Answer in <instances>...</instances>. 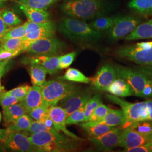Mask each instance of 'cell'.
I'll list each match as a JSON object with an SVG mask.
<instances>
[{"instance_id": "6da1fadb", "label": "cell", "mask_w": 152, "mask_h": 152, "mask_svg": "<svg viewBox=\"0 0 152 152\" xmlns=\"http://www.w3.org/2000/svg\"><path fill=\"white\" fill-rule=\"evenodd\" d=\"M29 139L37 148L38 152H67L77 149L80 145V141L60 132L54 134L50 131H41L32 134Z\"/></svg>"}, {"instance_id": "7a4b0ae2", "label": "cell", "mask_w": 152, "mask_h": 152, "mask_svg": "<svg viewBox=\"0 0 152 152\" xmlns=\"http://www.w3.org/2000/svg\"><path fill=\"white\" fill-rule=\"evenodd\" d=\"M107 9L105 0H64L60 6L66 15L82 20L103 16Z\"/></svg>"}, {"instance_id": "3957f363", "label": "cell", "mask_w": 152, "mask_h": 152, "mask_svg": "<svg viewBox=\"0 0 152 152\" xmlns=\"http://www.w3.org/2000/svg\"><path fill=\"white\" fill-rule=\"evenodd\" d=\"M57 30L66 38L80 44L95 43L103 36L102 33L94 30L89 24L73 18L63 19Z\"/></svg>"}, {"instance_id": "277c9868", "label": "cell", "mask_w": 152, "mask_h": 152, "mask_svg": "<svg viewBox=\"0 0 152 152\" xmlns=\"http://www.w3.org/2000/svg\"><path fill=\"white\" fill-rule=\"evenodd\" d=\"M78 87L75 84L59 78L46 81L41 86L43 104L49 108L56 105Z\"/></svg>"}, {"instance_id": "5b68a950", "label": "cell", "mask_w": 152, "mask_h": 152, "mask_svg": "<svg viewBox=\"0 0 152 152\" xmlns=\"http://www.w3.org/2000/svg\"><path fill=\"white\" fill-rule=\"evenodd\" d=\"M105 97L109 101L118 104L122 108L125 119L123 129L130 126L137 121L148 120L149 114L146 102L132 103L112 94H107Z\"/></svg>"}, {"instance_id": "8992f818", "label": "cell", "mask_w": 152, "mask_h": 152, "mask_svg": "<svg viewBox=\"0 0 152 152\" xmlns=\"http://www.w3.org/2000/svg\"><path fill=\"white\" fill-rule=\"evenodd\" d=\"M144 22V17L137 15L115 16L114 24L108 32L109 38L115 42L123 39Z\"/></svg>"}, {"instance_id": "52a82bcc", "label": "cell", "mask_w": 152, "mask_h": 152, "mask_svg": "<svg viewBox=\"0 0 152 152\" xmlns=\"http://www.w3.org/2000/svg\"><path fill=\"white\" fill-rule=\"evenodd\" d=\"M113 66L117 75L124 79L132 88L135 95L142 98V91L149 79L135 69L116 64Z\"/></svg>"}, {"instance_id": "ba28073f", "label": "cell", "mask_w": 152, "mask_h": 152, "mask_svg": "<svg viewBox=\"0 0 152 152\" xmlns=\"http://www.w3.org/2000/svg\"><path fill=\"white\" fill-rule=\"evenodd\" d=\"M115 54L120 58L129 60L142 66H152V48L142 49L134 44L117 49Z\"/></svg>"}, {"instance_id": "9c48e42d", "label": "cell", "mask_w": 152, "mask_h": 152, "mask_svg": "<svg viewBox=\"0 0 152 152\" xmlns=\"http://www.w3.org/2000/svg\"><path fill=\"white\" fill-rule=\"evenodd\" d=\"M64 47L63 42L52 37L32 41L25 51L33 54L52 56L59 54Z\"/></svg>"}, {"instance_id": "30bf717a", "label": "cell", "mask_w": 152, "mask_h": 152, "mask_svg": "<svg viewBox=\"0 0 152 152\" xmlns=\"http://www.w3.org/2000/svg\"><path fill=\"white\" fill-rule=\"evenodd\" d=\"M29 136L27 132H10L2 144L6 150L11 152H38L37 148L29 140Z\"/></svg>"}, {"instance_id": "8fae6325", "label": "cell", "mask_w": 152, "mask_h": 152, "mask_svg": "<svg viewBox=\"0 0 152 152\" xmlns=\"http://www.w3.org/2000/svg\"><path fill=\"white\" fill-rule=\"evenodd\" d=\"M91 97V92L89 90L78 87L60 101V107L64 109L67 117L85 105Z\"/></svg>"}, {"instance_id": "7c38bea8", "label": "cell", "mask_w": 152, "mask_h": 152, "mask_svg": "<svg viewBox=\"0 0 152 152\" xmlns=\"http://www.w3.org/2000/svg\"><path fill=\"white\" fill-rule=\"evenodd\" d=\"M26 34L25 38L31 41L39 39L54 37L56 31L54 23L51 21L35 23L30 21L25 23Z\"/></svg>"}, {"instance_id": "4fadbf2b", "label": "cell", "mask_w": 152, "mask_h": 152, "mask_svg": "<svg viewBox=\"0 0 152 152\" xmlns=\"http://www.w3.org/2000/svg\"><path fill=\"white\" fill-rule=\"evenodd\" d=\"M122 127H114L100 136L90 137L89 140L99 150L109 151L119 146Z\"/></svg>"}, {"instance_id": "5bb4252c", "label": "cell", "mask_w": 152, "mask_h": 152, "mask_svg": "<svg viewBox=\"0 0 152 152\" xmlns=\"http://www.w3.org/2000/svg\"><path fill=\"white\" fill-rule=\"evenodd\" d=\"M117 77L113 65L107 63L102 66L91 80L92 88L98 91H105L106 89Z\"/></svg>"}, {"instance_id": "9a60e30c", "label": "cell", "mask_w": 152, "mask_h": 152, "mask_svg": "<svg viewBox=\"0 0 152 152\" xmlns=\"http://www.w3.org/2000/svg\"><path fill=\"white\" fill-rule=\"evenodd\" d=\"M152 139V135L144 136L131 129L130 127L123 129L118 147L124 149L144 145Z\"/></svg>"}, {"instance_id": "2e32d148", "label": "cell", "mask_w": 152, "mask_h": 152, "mask_svg": "<svg viewBox=\"0 0 152 152\" xmlns=\"http://www.w3.org/2000/svg\"><path fill=\"white\" fill-rule=\"evenodd\" d=\"M48 114L52 120L55 129L58 131H63L67 136L83 140L81 138L77 136L66 129L65 123L66 114L64 109L62 107L56 105L51 106L48 109Z\"/></svg>"}, {"instance_id": "e0dca14e", "label": "cell", "mask_w": 152, "mask_h": 152, "mask_svg": "<svg viewBox=\"0 0 152 152\" xmlns=\"http://www.w3.org/2000/svg\"><path fill=\"white\" fill-rule=\"evenodd\" d=\"M105 91L119 98H125L135 95L130 85L124 79L117 75V77L106 89Z\"/></svg>"}, {"instance_id": "ac0fdd59", "label": "cell", "mask_w": 152, "mask_h": 152, "mask_svg": "<svg viewBox=\"0 0 152 152\" xmlns=\"http://www.w3.org/2000/svg\"><path fill=\"white\" fill-rule=\"evenodd\" d=\"M59 57L60 56H48L36 55V56L29 58L26 60L27 62L38 63L43 66L50 75L56 73L59 70Z\"/></svg>"}, {"instance_id": "d6986e66", "label": "cell", "mask_w": 152, "mask_h": 152, "mask_svg": "<svg viewBox=\"0 0 152 152\" xmlns=\"http://www.w3.org/2000/svg\"><path fill=\"white\" fill-rule=\"evenodd\" d=\"M21 103L28 112L33 109L43 104L41 86L33 85Z\"/></svg>"}, {"instance_id": "ffe728a7", "label": "cell", "mask_w": 152, "mask_h": 152, "mask_svg": "<svg viewBox=\"0 0 152 152\" xmlns=\"http://www.w3.org/2000/svg\"><path fill=\"white\" fill-rule=\"evenodd\" d=\"M151 38H152V18L142 22L123 39L131 41Z\"/></svg>"}, {"instance_id": "44dd1931", "label": "cell", "mask_w": 152, "mask_h": 152, "mask_svg": "<svg viewBox=\"0 0 152 152\" xmlns=\"http://www.w3.org/2000/svg\"><path fill=\"white\" fill-rule=\"evenodd\" d=\"M3 118L5 126H10L27 112L21 102L2 108Z\"/></svg>"}, {"instance_id": "7402d4cb", "label": "cell", "mask_w": 152, "mask_h": 152, "mask_svg": "<svg viewBox=\"0 0 152 152\" xmlns=\"http://www.w3.org/2000/svg\"><path fill=\"white\" fill-rule=\"evenodd\" d=\"M20 9L30 22L42 23L50 21V14L47 10L34 9L22 5H20Z\"/></svg>"}, {"instance_id": "603a6c76", "label": "cell", "mask_w": 152, "mask_h": 152, "mask_svg": "<svg viewBox=\"0 0 152 152\" xmlns=\"http://www.w3.org/2000/svg\"><path fill=\"white\" fill-rule=\"evenodd\" d=\"M127 6L135 15L144 18L152 16V0H131Z\"/></svg>"}, {"instance_id": "cb8c5ba5", "label": "cell", "mask_w": 152, "mask_h": 152, "mask_svg": "<svg viewBox=\"0 0 152 152\" xmlns=\"http://www.w3.org/2000/svg\"><path fill=\"white\" fill-rule=\"evenodd\" d=\"M88 122L92 124H102L112 127L122 126L123 127L125 124V119L122 110L110 109L103 120L96 122Z\"/></svg>"}, {"instance_id": "d4e9b609", "label": "cell", "mask_w": 152, "mask_h": 152, "mask_svg": "<svg viewBox=\"0 0 152 152\" xmlns=\"http://www.w3.org/2000/svg\"><path fill=\"white\" fill-rule=\"evenodd\" d=\"M29 64V75L33 85L41 86L46 82L48 72L43 66L38 63L28 62Z\"/></svg>"}, {"instance_id": "484cf974", "label": "cell", "mask_w": 152, "mask_h": 152, "mask_svg": "<svg viewBox=\"0 0 152 152\" xmlns=\"http://www.w3.org/2000/svg\"><path fill=\"white\" fill-rule=\"evenodd\" d=\"M32 41L25 37L8 39L0 42L2 48L6 50L18 51L20 53L26 51Z\"/></svg>"}, {"instance_id": "4316f807", "label": "cell", "mask_w": 152, "mask_h": 152, "mask_svg": "<svg viewBox=\"0 0 152 152\" xmlns=\"http://www.w3.org/2000/svg\"><path fill=\"white\" fill-rule=\"evenodd\" d=\"M115 16H100L93 19L89 24L98 32L108 33L114 24Z\"/></svg>"}, {"instance_id": "83f0119b", "label": "cell", "mask_w": 152, "mask_h": 152, "mask_svg": "<svg viewBox=\"0 0 152 152\" xmlns=\"http://www.w3.org/2000/svg\"><path fill=\"white\" fill-rule=\"evenodd\" d=\"M81 126L90 137L102 135L115 127L102 124H92L88 121L83 122Z\"/></svg>"}, {"instance_id": "f1b7e54d", "label": "cell", "mask_w": 152, "mask_h": 152, "mask_svg": "<svg viewBox=\"0 0 152 152\" xmlns=\"http://www.w3.org/2000/svg\"><path fill=\"white\" fill-rule=\"evenodd\" d=\"M33 120L27 114H24L6 129L7 134L13 132H26Z\"/></svg>"}, {"instance_id": "f546056e", "label": "cell", "mask_w": 152, "mask_h": 152, "mask_svg": "<svg viewBox=\"0 0 152 152\" xmlns=\"http://www.w3.org/2000/svg\"><path fill=\"white\" fill-rule=\"evenodd\" d=\"M65 81L76 82L84 83H90L91 79L83 75L81 72L75 68H69L65 72L64 75L59 77Z\"/></svg>"}, {"instance_id": "4dcf8cb0", "label": "cell", "mask_w": 152, "mask_h": 152, "mask_svg": "<svg viewBox=\"0 0 152 152\" xmlns=\"http://www.w3.org/2000/svg\"><path fill=\"white\" fill-rule=\"evenodd\" d=\"M58 1L59 0H18L19 5L42 10H47Z\"/></svg>"}, {"instance_id": "1f68e13d", "label": "cell", "mask_w": 152, "mask_h": 152, "mask_svg": "<svg viewBox=\"0 0 152 152\" xmlns=\"http://www.w3.org/2000/svg\"><path fill=\"white\" fill-rule=\"evenodd\" d=\"M129 127L142 135L149 136L152 135V121L151 120L137 121Z\"/></svg>"}, {"instance_id": "d6a6232c", "label": "cell", "mask_w": 152, "mask_h": 152, "mask_svg": "<svg viewBox=\"0 0 152 152\" xmlns=\"http://www.w3.org/2000/svg\"><path fill=\"white\" fill-rule=\"evenodd\" d=\"M102 103L100 96L96 95L90 98L85 105V120L84 122H87L89 119L92 112L95 109Z\"/></svg>"}, {"instance_id": "836d02e7", "label": "cell", "mask_w": 152, "mask_h": 152, "mask_svg": "<svg viewBox=\"0 0 152 152\" xmlns=\"http://www.w3.org/2000/svg\"><path fill=\"white\" fill-rule=\"evenodd\" d=\"M85 105L78 109L70 115L66 117L65 120L66 125L79 124L85 120Z\"/></svg>"}, {"instance_id": "e575fe53", "label": "cell", "mask_w": 152, "mask_h": 152, "mask_svg": "<svg viewBox=\"0 0 152 152\" xmlns=\"http://www.w3.org/2000/svg\"><path fill=\"white\" fill-rule=\"evenodd\" d=\"M26 34V24L18 26L16 27L9 29V30L6 33L5 35L1 38L0 42L8 39L14 38H23L25 37Z\"/></svg>"}, {"instance_id": "d590c367", "label": "cell", "mask_w": 152, "mask_h": 152, "mask_svg": "<svg viewBox=\"0 0 152 152\" xmlns=\"http://www.w3.org/2000/svg\"><path fill=\"white\" fill-rule=\"evenodd\" d=\"M109 110L110 108L108 106L103 103L100 104L92 112V114H91L88 121L96 122L103 120L106 114L108 113Z\"/></svg>"}, {"instance_id": "8d00e7d4", "label": "cell", "mask_w": 152, "mask_h": 152, "mask_svg": "<svg viewBox=\"0 0 152 152\" xmlns=\"http://www.w3.org/2000/svg\"><path fill=\"white\" fill-rule=\"evenodd\" d=\"M49 107L45 104H42L38 107L33 109L27 114L34 121H42L44 118L48 115Z\"/></svg>"}, {"instance_id": "74e56055", "label": "cell", "mask_w": 152, "mask_h": 152, "mask_svg": "<svg viewBox=\"0 0 152 152\" xmlns=\"http://www.w3.org/2000/svg\"><path fill=\"white\" fill-rule=\"evenodd\" d=\"M2 16L4 22L8 27L16 26L22 23V20L16 14L10 10L2 11Z\"/></svg>"}, {"instance_id": "f35d334b", "label": "cell", "mask_w": 152, "mask_h": 152, "mask_svg": "<svg viewBox=\"0 0 152 152\" xmlns=\"http://www.w3.org/2000/svg\"><path fill=\"white\" fill-rule=\"evenodd\" d=\"M31 88V86L29 85H23L5 92L8 95L18 98L20 100V102H21L22 100L26 97L28 92L29 91Z\"/></svg>"}, {"instance_id": "ab89813d", "label": "cell", "mask_w": 152, "mask_h": 152, "mask_svg": "<svg viewBox=\"0 0 152 152\" xmlns=\"http://www.w3.org/2000/svg\"><path fill=\"white\" fill-rule=\"evenodd\" d=\"M77 53L75 51L68 53L66 54L60 56L59 68L60 69H64L68 68L72 64Z\"/></svg>"}, {"instance_id": "60d3db41", "label": "cell", "mask_w": 152, "mask_h": 152, "mask_svg": "<svg viewBox=\"0 0 152 152\" xmlns=\"http://www.w3.org/2000/svg\"><path fill=\"white\" fill-rule=\"evenodd\" d=\"M18 102H20V100L18 98L8 95L5 91L0 92V105L2 108H5Z\"/></svg>"}, {"instance_id": "b9f144b4", "label": "cell", "mask_w": 152, "mask_h": 152, "mask_svg": "<svg viewBox=\"0 0 152 152\" xmlns=\"http://www.w3.org/2000/svg\"><path fill=\"white\" fill-rule=\"evenodd\" d=\"M44 131H49L48 128L44 124V122L42 121L33 120L32 123L29 126L26 132L30 135L32 134Z\"/></svg>"}, {"instance_id": "7bdbcfd3", "label": "cell", "mask_w": 152, "mask_h": 152, "mask_svg": "<svg viewBox=\"0 0 152 152\" xmlns=\"http://www.w3.org/2000/svg\"><path fill=\"white\" fill-rule=\"evenodd\" d=\"M20 53L18 51H13L6 50L2 48L0 50V61H9L15 57Z\"/></svg>"}, {"instance_id": "ee69618b", "label": "cell", "mask_w": 152, "mask_h": 152, "mask_svg": "<svg viewBox=\"0 0 152 152\" xmlns=\"http://www.w3.org/2000/svg\"><path fill=\"white\" fill-rule=\"evenodd\" d=\"M142 98L149 99L150 98H152V81L150 79L145 85L142 91Z\"/></svg>"}, {"instance_id": "f6af8a7d", "label": "cell", "mask_w": 152, "mask_h": 152, "mask_svg": "<svg viewBox=\"0 0 152 152\" xmlns=\"http://www.w3.org/2000/svg\"><path fill=\"white\" fill-rule=\"evenodd\" d=\"M137 71H139L152 81V66H142L140 65L136 67Z\"/></svg>"}, {"instance_id": "bcb514c9", "label": "cell", "mask_w": 152, "mask_h": 152, "mask_svg": "<svg viewBox=\"0 0 152 152\" xmlns=\"http://www.w3.org/2000/svg\"><path fill=\"white\" fill-rule=\"evenodd\" d=\"M124 152H151L149 149L144 144L140 146L131 147L125 149Z\"/></svg>"}, {"instance_id": "7dc6e473", "label": "cell", "mask_w": 152, "mask_h": 152, "mask_svg": "<svg viewBox=\"0 0 152 152\" xmlns=\"http://www.w3.org/2000/svg\"><path fill=\"white\" fill-rule=\"evenodd\" d=\"M9 28L4 22L2 16V11L0 10V41L6 33L9 30Z\"/></svg>"}, {"instance_id": "c3c4849f", "label": "cell", "mask_w": 152, "mask_h": 152, "mask_svg": "<svg viewBox=\"0 0 152 152\" xmlns=\"http://www.w3.org/2000/svg\"><path fill=\"white\" fill-rule=\"evenodd\" d=\"M134 45L140 49H148L152 48V41H147V42H137L136 44H134Z\"/></svg>"}, {"instance_id": "681fc988", "label": "cell", "mask_w": 152, "mask_h": 152, "mask_svg": "<svg viewBox=\"0 0 152 152\" xmlns=\"http://www.w3.org/2000/svg\"><path fill=\"white\" fill-rule=\"evenodd\" d=\"M147 102V109L148 112V120L152 121V100H148L146 101Z\"/></svg>"}, {"instance_id": "f907efd6", "label": "cell", "mask_w": 152, "mask_h": 152, "mask_svg": "<svg viewBox=\"0 0 152 152\" xmlns=\"http://www.w3.org/2000/svg\"><path fill=\"white\" fill-rule=\"evenodd\" d=\"M7 132L6 129H0V141L3 142L7 136Z\"/></svg>"}, {"instance_id": "816d5d0a", "label": "cell", "mask_w": 152, "mask_h": 152, "mask_svg": "<svg viewBox=\"0 0 152 152\" xmlns=\"http://www.w3.org/2000/svg\"><path fill=\"white\" fill-rule=\"evenodd\" d=\"M9 61H0V72L7 69V65L9 64Z\"/></svg>"}, {"instance_id": "f5cc1de1", "label": "cell", "mask_w": 152, "mask_h": 152, "mask_svg": "<svg viewBox=\"0 0 152 152\" xmlns=\"http://www.w3.org/2000/svg\"><path fill=\"white\" fill-rule=\"evenodd\" d=\"M6 71H7V69H5V70H4V71H2L0 72V92L4 91V89H5L4 87L3 86H2V85H1V78H2V77L4 76V73H6Z\"/></svg>"}, {"instance_id": "db71d44e", "label": "cell", "mask_w": 152, "mask_h": 152, "mask_svg": "<svg viewBox=\"0 0 152 152\" xmlns=\"http://www.w3.org/2000/svg\"><path fill=\"white\" fill-rule=\"evenodd\" d=\"M150 150V152H152V139L150 141H149L148 142H147V144H145Z\"/></svg>"}, {"instance_id": "11a10c76", "label": "cell", "mask_w": 152, "mask_h": 152, "mask_svg": "<svg viewBox=\"0 0 152 152\" xmlns=\"http://www.w3.org/2000/svg\"><path fill=\"white\" fill-rule=\"evenodd\" d=\"M5 148L4 147L3 144L1 143V141H0V152H5Z\"/></svg>"}, {"instance_id": "9f6ffc18", "label": "cell", "mask_w": 152, "mask_h": 152, "mask_svg": "<svg viewBox=\"0 0 152 152\" xmlns=\"http://www.w3.org/2000/svg\"><path fill=\"white\" fill-rule=\"evenodd\" d=\"M7 0H0V7H2Z\"/></svg>"}, {"instance_id": "6f0895ef", "label": "cell", "mask_w": 152, "mask_h": 152, "mask_svg": "<svg viewBox=\"0 0 152 152\" xmlns=\"http://www.w3.org/2000/svg\"><path fill=\"white\" fill-rule=\"evenodd\" d=\"M1 120H2V114H1V113L0 112V123H1Z\"/></svg>"}, {"instance_id": "680465c9", "label": "cell", "mask_w": 152, "mask_h": 152, "mask_svg": "<svg viewBox=\"0 0 152 152\" xmlns=\"http://www.w3.org/2000/svg\"><path fill=\"white\" fill-rule=\"evenodd\" d=\"M2 49V46H1V44H0V50Z\"/></svg>"}]
</instances>
